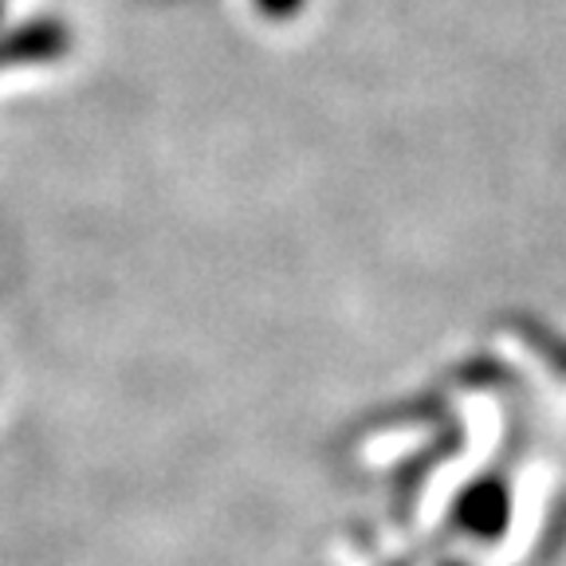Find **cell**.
<instances>
[{
	"mask_svg": "<svg viewBox=\"0 0 566 566\" xmlns=\"http://www.w3.org/2000/svg\"><path fill=\"white\" fill-rule=\"evenodd\" d=\"M452 523H457L469 539L495 543L512 523V488L500 476H480L469 484L452 504Z\"/></svg>",
	"mask_w": 566,
	"mask_h": 566,
	"instance_id": "cell-1",
	"label": "cell"
},
{
	"mask_svg": "<svg viewBox=\"0 0 566 566\" xmlns=\"http://www.w3.org/2000/svg\"><path fill=\"white\" fill-rule=\"evenodd\" d=\"M67 52V32L52 20L20 24L0 35V67H24V63H48Z\"/></svg>",
	"mask_w": 566,
	"mask_h": 566,
	"instance_id": "cell-2",
	"label": "cell"
},
{
	"mask_svg": "<svg viewBox=\"0 0 566 566\" xmlns=\"http://www.w3.org/2000/svg\"><path fill=\"white\" fill-rule=\"evenodd\" d=\"M256 9L264 12V17H272V20H287V17H295V12L303 9V0H256Z\"/></svg>",
	"mask_w": 566,
	"mask_h": 566,
	"instance_id": "cell-3",
	"label": "cell"
},
{
	"mask_svg": "<svg viewBox=\"0 0 566 566\" xmlns=\"http://www.w3.org/2000/svg\"><path fill=\"white\" fill-rule=\"evenodd\" d=\"M0 9H4V0H0Z\"/></svg>",
	"mask_w": 566,
	"mask_h": 566,
	"instance_id": "cell-4",
	"label": "cell"
},
{
	"mask_svg": "<svg viewBox=\"0 0 566 566\" xmlns=\"http://www.w3.org/2000/svg\"><path fill=\"white\" fill-rule=\"evenodd\" d=\"M449 566H460V563H449Z\"/></svg>",
	"mask_w": 566,
	"mask_h": 566,
	"instance_id": "cell-5",
	"label": "cell"
}]
</instances>
